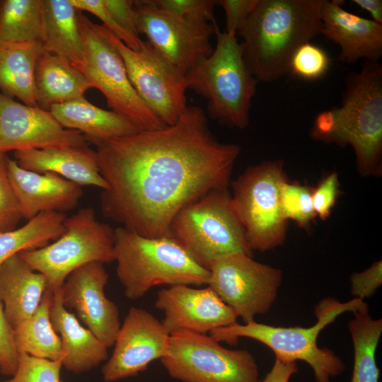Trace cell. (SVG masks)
Segmentation results:
<instances>
[{"instance_id":"obj_1","label":"cell","mask_w":382,"mask_h":382,"mask_svg":"<svg viewBox=\"0 0 382 382\" xmlns=\"http://www.w3.org/2000/svg\"><path fill=\"white\" fill-rule=\"evenodd\" d=\"M100 173L108 184L103 214L147 238L170 236L186 205L210 191L228 189L241 148L220 142L198 106H187L170 126L99 143Z\"/></svg>"},{"instance_id":"obj_2","label":"cell","mask_w":382,"mask_h":382,"mask_svg":"<svg viewBox=\"0 0 382 382\" xmlns=\"http://www.w3.org/2000/svg\"><path fill=\"white\" fill-rule=\"evenodd\" d=\"M323 0H257L238 32L245 62L257 81L286 75L302 45L320 33Z\"/></svg>"},{"instance_id":"obj_3","label":"cell","mask_w":382,"mask_h":382,"mask_svg":"<svg viewBox=\"0 0 382 382\" xmlns=\"http://www.w3.org/2000/svg\"><path fill=\"white\" fill-rule=\"evenodd\" d=\"M311 137L325 143L349 145L362 175L381 170L382 66L364 61L346 78L341 105L317 115Z\"/></svg>"},{"instance_id":"obj_4","label":"cell","mask_w":382,"mask_h":382,"mask_svg":"<svg viewBox=\"0 0 382 382\" xmlns=\"http://www.w3.org/2000/svg\"><path fill=\"white\" fill-rule=\"evenodd\" d=\"M369 309L366 303L354 299L342 303L333 298L322 299L315 307L316 323L311 327H276L252 321L238 322L209 332L218 342L236 344L240 337L255 340L270 347L277 360L306 362L313 369L315 382H331L345 369L342 360L332 350L320 348L317 339L321 330L346 311L353 313Z\"/></svg>"},{"instance_id":"obj_5","label":"cell","mask_w":382,"mask_h":382,"mask_svg":"<svg viewBox=\"0 0 382 382\" xmlns=\"http://www.w3.org/2000/svg\"><path fill=\"white\" fill-rule=\"evenodd\" d=\"M114 261L130 300L158 285H207L210 275L173 237L147 238L123 227L115 229Z\"/></svg>"},{"instance_id":"obj_6","label":"cell","mask_w":382,"mask_h":382,"mask_svg":"<svg viewBox=\"0 0 382 382\" xmlns=\"http://www.w3.org/2000/svg\"><path fill=\"white\" fill-rule=\"evenodd\" d=\"M216 42L210 55L185 76L187 89L208 100L209 117L221 124L240 129L249 124L252 98L257 79L243 58L236 35L215 29Z\"/></svg>"},{"instance_id":"obj_7","label":"cell","mask_w":382,"mask_h":382,"mask_svg":"<svg viewBox=\"0 0 382 382\" xmlns=\"http://www.w3.org/2000/svg\"><path fill=\"white\" fill-rule=\"evenodd\" d=\"M170 236L202 267L236 253L250 255L244 229L228 189L210 191L182 208L170 224Z\"/></svg>"},{"instance_id":"obj_8","label":"cell","mask_w":382,"mask_h":382,"mask_svg":"<svg viewBox=\"0 0 382 382\" xmlns=\"http://www.w3.org/2000/svg\"><path fill=\"white\" fill-rule=\"evenodd\" d=\"M63 224L65 231L55 242L19 253L45 276L52 290L62 287L67 277L82 265L114 261L115 229L98 221L93 208H81Z\"/></svg>"},{"instance_id":"obj_9","label":"cell","mask_w":382,"mask_h":382,"mask_svg":"<svg viewBox=\"0 0 382 382\" xmlns=\"http://www.w3.org/2000/svg\"><path fill=\"white\" fill-rule=\"evenodd\" d=\"M282 161H265L248 167L231 182L233 209L245 232L250 251L261 252L283 244L286 220L280 204L286 180Z\"/></svg>"},{"instance_id":"obj_10","label":"cell","mask_w":382,"mask_h":382,"mask_svg":"<svg viewBox=\"0 0 382 382\" xmlns=\"http://www.w3.org/2000/svg\"><path fill=\"white\" fill-rule=\"evenodd\" d=\"M161 362L170 377L182 382H258V366L248 350L225 348L209 335H170Z\"/></svg>"},{"instance_id":"obj_11","label":"cell","mask_w":382,"mask_h":382,"mask_svg":"<svg viewBox=\"0 0 382 382\" xmlns=\"http://www.w3.org/2000/svg\"><path fill=\"white\" fill-rule=\"evenodd\" d=\"M79 23L84 46L83 60L79 70L94 88L103 93L108 107L130 120L140 130L166 127L134 88L118 52L81 11Z\"/></svg>"},{"instance_id":"obj_12","label":"cell","mask_w":382,"mask_h":382,"mask_svg":"<svg viewBox=\"0 0 382 382\" xmlns=\"http://www.w3.org/2000/svg\"><path fill=\"white\" fill-rule=\"evenodd\" d=\"M95 28L120 54L134 88L166 126L175 124L187 108L185 76L166 60L148 41L135 51L103 25Z\"/></svg>"},{"instance_id":"obj_13","label":"cell","mask_w":382,"mask_h":382,"mask_svg":"<svg viewBox=\"0 0 382 382\" xmlns=\"http://www.w3.org/2000/svg\"><path fill=\"white\" fill-rule=\"evenodd\" d=\"M207 286L241 317L243 323L269 311L282 280L281 270L236 253L212 262Z\"/></svg>"},{"instance_id":"obj_14","label":"cell","mask_w":382,"mask_h":382,"mask_svg":"<svg viewBox=\"0 0 382 382\" xmlns=\"http://www.w3.org/2000/svg\"><path fill=\"white\" fill-rule=\"evenodd\" d=\"M139 35L180 73L186 76L213 51L211 38L217 24L194 23L156 7L151 0L134 1Z\"/></svg>"},{"instance_id":"obj_15","label":"cell","mask_w":382,"mask_h":382,"mask_svg":"<svg viewBox=\"0 0 382 382\" xmlns=\"http://www.w3.org/2000/svg\"><path fill=\"white\" fill-rule=\"evenodd\" d=\"M80 132L62 127L50 110L20 103L0 91V154L88 146Z\"/></svg>"},{"instance_id":"obj_16","label":"cell","mask_w":382,"mask_h":382,"mask_svg":"<svg viewBox=\"0 0 382 382\" xmlns=\"http://www.w3.org/2000/svg\"><path fill=\"white\" fill-rule=\"evenodd\" d=\"M170 334L162 322L146 310L131 307L114 343L112 355L102 368L105 382L134 376L153 361L164 357Z\"/></svg>"},{"instance_id":"obj_17","label":"cell","mask_w":382,"mask_h":382,"mask_svg":"<svg viewBox=\"0 0 382 382\" xmlns=\"http://www.w3.org/2000/svg\"><path fill=\"white\" fill-rule=\"evenodd\" d=\"M108 274L103 263L93 262L74 270L62 285V301L108 348L114 345L120 330L119 310L106 297Z\"/></svg>"},{"instance_id":"obj_18","label":"cell","mask_w":382,"mask_h":382,"mask_svg":"<svg viewBox=\"0 0 382 382\" xmlns=\"http://www.w3.org/2000/svg\"><path fill=\"white\" fill-rule=\"evenodd\" d=\"M155 307L164 313L161 322L170 335L179 331L209 334L236 323L238 317L209 286L178 284L162 289L157 294Z\"/></svg>"},{"instance_id":"obj_19","label":"cell","mask_w":382,"mask_h":382,"mask_svg":"<svg viewBox=\"0 0 382 382\" xmlns=\"http://www.w3.org/2000/svg\"><path fill=\"white\" fill-rule=\"evenodd\" d=\"M7 173L22 216L28 221L43 212L71 210L83 195L78 184L52 172L25 170L8 157Z\"/></svg>"},{"instance_id":"obj_20","label":"cell","mask_w":382,"mask_h":382,"mask_svg":"<svg viewBox=\"0 0 382 382\" xmlns=\"http://www.w3.org/2000/svg\"><path fill=\"white\" fill-rule=\"evenodd\" d=\"M340 2L323 0L320 33L340 47L339 60L347 64L360 59L378 62L382 56V24L343 9Z\"/></svg>"},{"instance_id":"obj_21","label":"cell","mask_w":382,"mask_h":382,"mask_svg":"<svg viewBox=\"0 0 382 382\" xmlns=\"http://www.w3.org/2000/svg\"><path fill=\"white\" fill-rule=\"evenodd\" d=\"M14 157L25 170L52 172L81 187L92 185L102 190L109 187L100 173L96 151L88 146L17 151Z\"/></svg>"},{"instance_id":"obj_22","label":"cell","mask_w":382,"mask_h":382,"mask_svg":"<svg viewBox=\"0 0 382 382\" xmlns=\"http://www.w3.org/2000/svg\"><path fill=\"white\" fill-rule=\"evenodd\" d=\"M61 288L53 289L50 320L61 339L63 366L69 371L82 374L108 360V347L64 306Z\"/></svg>"},{"instance_id":"obj_23","label":"cell","mask_w":382,"mask_h":382,"mask_svg":"<svg viewBox=\"0 0 382 382\" xmlns=\"http://www.w3.org/2000/svg\"><path fill=\"white\" fill-rule=\"evenodd\" d=\"M47 288L45 276L36 272L20 253L0 266V299L13 329L34 313Z\"/></svg>"},{"instance_id":"obj_24","label":"cell","mask_w":382,"mask_h":382,"mask_svg":"<svg viewBox=\"0 0 382 382\" xmlns=\"http://www.w3.org/2000/svg\"><path fill=\"white\" fill-rule=\"evenodd\" d=\"M49 110L62 127L80 132L95 145L141 131L126 117L99 108L84 96L53 105Z\"/></svg>"},{"instance_id":"obj_25","label":"cell","mask_w":382,"mask_h":382,"mask_svg":"<svg viewBox=\"0 0 382 382\" xmlns=\"http://www.w3.org/2000/svg\"><path fill=\"white\" fill-rule=\"evenodd\" d=\"M37 105L49 110L53 105L83 97L93 85L78 68L65 58L45 50L35 70Z\"/></svg>"},{"instance_id":"obj_26","label":"cell","mask_w":382,"mask_h":382,"mask_svg":"<svg viewBox=\"0 0 382 382\" xmlns=\"http://www.w3.org/2000/svg\"><path fill=\"white\" fill-rule=\"evenodd\" d=\"M44 51L42 42L0 41V91L11 98L16 97L25 105L38 106L35 70Z\"/></svg>"},{"instance_id":"obj_27","label":"cell","mask_w":382,"mask_h":382,"mask_svg":"<svg viewBox=\"0 0 382 382\" xmlns=\"http://www.w3.org/2000/svg\"><path fill=\"white\" fill-rule=\"evenodd\" d=\"M79 11L70 0H44L45 50L65 58L79 69L84 46Z\"/></svg>"},{"instance_id":"obj_28","label":"cell","mask_w":382,"mask_h":382,"mask_svg":"<svg viewBox=\"0 0 382 382\" xmlns=\"http://www.w3.org/2000/svg\"><path fill=\"white\" fill-rule=\"evenodd\" d=\"M52 296L53 290L47 287L34 313L13 329L18 352L52 361L64 359L60 337L50 320Z\"/></svg>"},{"instance_id":"obj_29","label":"cell","mask_w":382,"mask_h":382,"mask_svg":"<svg viewBox=\"0 0 382 382\" xmlns=\"http://www.w3.org/2000/svg\"><path fill=\"white\" fill-rule=\"evenodd\" d=\"M63 212L40 213L23 226L0 233V266L10 257L25 250L40 248L64 232Z\"/></svg>"},{"instance_id":"obj_30","label":"cell","mask_w":382,"mask_h":382,"mask_svg":"<svg viewBox=\"0 0 382 382\" xmlns=\"http://www.w3.org/2000/svg\"><path fill=\"white\" fill-rule=\"evenodd\" d=\"M0 41H44V0H3L0 4Z\"/></svg>"},{"instance_id":"obj_31","label":"cell","mask_w":382,"mask_h":382,"mask_svg":"<svg viewBox=\"0 0 382 382\" xmlns=\"http://www.w3.org/2000/svg\"><path fill=\"white\" fill-rule=\"evenodd\" d=\"M348 323L354 346V368L350 382H378L375 354L382 334V320L373 319L369 309L354 313Z\"/></svg>"},{"instance_id":"obj_32","label":"cell","mask_w":382,"mask_h":382,"mask_svg":"<svg viewBox=\"0 0 382 382\" xmlns=\"http://www.w3.org/2000/svg\"><path fill=\"white\" fill-rule=\"evenodd\" d=\"M312 190L306 186L289 183L286 180L280 189V204L284 217L306 228L316 216L312 202Z\"/></svg>"},{"instance_id":"obj_33","label":"cell","mask_w":382,"mask_h":382,"mask_svg":"<svg viewBox=\"0 0 382 382\" xmlns=\"http://www.w3.org/2000/svg\"><path fill=\"white\" fill-rule=\"evenodd\" d=\"M330 65V59L327 52L308 42L299 47L294 54L289 71L300 79L314 81L323 77Z\"/></svg>"},{"instance_id":"obj_34","label":"cell","mask_w":382,"mask_h":382,"mask_svg":"<svg viewBox=\"0 0 382 382\" xmlns=\"http://www.w3.org/2000/svg\"><path fill=\"white\" fill-rule=\"evenodd\" d=\"M63 359L52 361L18 352V364L15 374L4 382H62Z\"/></svg>"},{"instance_id":"obj_35","label":"cell","mask_w":382,"mask_h":382,"mask_svg":"<svg viewBox=\"0 0 382 382\" xmlns=\"http://www.w3.org/2000/svg\"><path fill=\"white\" fill-rule=\"evenodd\" d=\"M158 8L194 23L217 24L214 17L216 0H151Z\"/></svg>"},{"instance_id":"obj_36","label":"cell","mask_w":382,"mask_h":382,"mask_svg":"<svg viewBox=\"0 0 382 382\" xmlns=\"http://www.w3.org/2000/svg\"><path fill=\"white\" fill-rule=\"evenodd\" d=\"M7 158L0 154V233L16 229L23 219L8 180Z\"/></svg>"},{"instance_id":"obj_37","label":"cell","mask_w":382,"mask_h":382,"mask_svg":"<svg viewBox=\"0 0 382 382\" xmlns=\"http://www.w3.org/2000/svg\"><path fill=\"white\" fill-rule=\"evenodd\" d=\"M79 11H85L98 18L103 25L118 37L129 48L138 51L143 45L140 37L132 35L123 29L114 20L103 4L102 0H70Z\"/></svg>"},{"instance_id":"obj_38","label":"cell","mask_w":382,"mask_h":382,"mask_svg":"<svg viewBox=\"0 0 382 382\" xmlns=\"http://www.w3.org/2000/svg\"><path fill=\"white\" fill-rule=\"evenodd\" d=\"M18 364V352L14 342L13 328L7 320L0 299V373L12 376Z\"/></svg>"},{"instance_id":"obj_39","label":"cell","mask_w":382,"mask_h":382,"mask_svg":"<svg viewBox=\"0 0 382 382\" xmlns=\"http://www.w3.org/2000/svg\"><path fill=\"white\" fill-rule=\"evenodd\" d=\"M340 183L337 173L332 172L325 177L312 190V202L316 216L321 219H327L339 195Z\"/></svg>"},{"instance_id":"obj_40","label":"cell","mask_w":382,"mask_h":382,"mask_svg":"<svg viewBox=\"0 0 382 382\" xmlns=\"http://www.w3.org/2000/svg\"><path fill=\"white\" fill-rule=\"evenodd\" d=\"M257 0H217L226 17L225 32L236 35L244 26Z\"/></svg>"},{"instance_id":"obj_41","label":"cell","mask_w":382,"mask_h":382,"mask_svg":"<svg viewBox=\"0 0 382 382\" xmlns=\"http://www.w3.org/2000/svg\"><path fill=\"white\" fill-rule=\"evenodd\" d=\"M351 294L364 300L374 295L382 284V262L377 261L368 269L354 273L351 277Z\"/></svg>"},{"instance_id":"obj_42","label":"cell","mask_w":382,"mask_h":382,"mask_svg":"<svg viewBox=\"0 0 382 382\" xmlns=\"http://www.w3.org/2000/svg\"><path fill=\"white\" fill-rule=\"evenodd\" d=\"M103 5L114 20L127 32L139 35L137 28V13L132 0H102Z\"/></svg>"},{"instance_id":"obj_43","label":"cell","mask_w":382,"mask_h":382,"mask_svg":"<svg viewBox=\"0 0 382 382\" xmlns=\"http://www.w3.org/2000/svg\"><path fill=\"white\" fill-rule=\"evenodd\" d=\"M298 371L296 362H284L275 359L270 371L258 382H289L291 376Z\"/></svg>"},{"instance_id":"obj_44","label":"cell","mask_w":382,"mask_h":382,"mask_svg":"<svg viewBox=\"0 0 382 382\" xmlns=\"http://www.w3.org/2000/svg\"><path fill=\"white\" fill-rule=\"evenodd\" d=\"M352 3L363 10L368 11L372 20L382 24V1L381 0H353Z\"/></svg>"},{"instance_id":"obj_45","label":"cell","mask_w":382,"mask_h":382,"mask_svg":"<svg viewBox=\"0 0 382 382\" xmlns=\"http://www.w3.org/2000/svg\"><path fill=\"white\" fill-rule=\"evenodd\" d=\"M1 1H0V4H1Z\"/></svg>"},{"instance_id":"obj_46","label":"cell","mask_w":382,"mask_h":382,"mask_svg":"<svg viewBox=\"0 0 382 382\" xmlns=\"http://www.w3.org/2000/svg\"><path fill=\"white\" fill-rule=\"evenodd\" d=\"M1 382V381H0Z\"/></svg>"}]
</instances>
